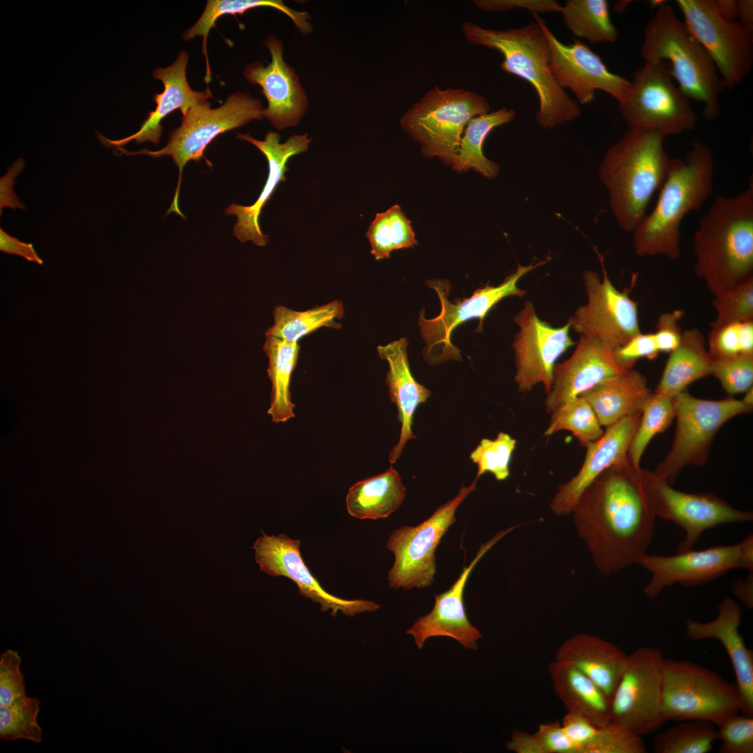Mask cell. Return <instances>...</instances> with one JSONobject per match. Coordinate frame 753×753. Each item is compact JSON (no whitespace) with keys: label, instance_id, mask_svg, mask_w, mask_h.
Segmentation results:
<instances>
[{"label":"cell","instance_id":"1","mask_svg":"<svg viewBox=\"0 0 753 753\" xmlns=\"http://www.w3.org/2000/svg\"><path fill=\"white\" fill-rule=\"evenodd\" d=\"M572 512L578 533L603 575L639 564L647 554L656 517L646 495L644 469L628 457L600 474Z\"/></svg>","mask_w":753,"mask_h":753},{"label":"cell","instance_id":"2","mask_svg":"<svg viewBox=\"0 0 753 753\" xmlns=\"http://www.w3.org/2000/svg\"><path fill=\"white\" fill-rule=\"evenodd\" d=\"M694 273L715 296L753 278V181L715 197L693 237Z\"/></svg>","mask_w":753,"mask_h":753},{"label":"cell","instance_id":"3","mask_svg":"<svg viewBox=\"0 0 753 753\" xmlns=\"http://www.w3.org/2000/svg\"><path fill=\"white\" fill-rule=\"evenodd\" d=\"M713 170L711 149L702 143L694 142L684 159L670 158L654 208L632 231L637 256L680 257V224L713 194Z\"/></svg>","mask_w":753,"mask_h":753},{"label":"cell","instance_id":"4","mask_svg":"<svg viewBox=\"0 0 753 753\" xmlns=\"http://www.w3.org/2000/svg\"><path fill=\"white\" fill-rule=\"evenodd\" d=\"M664 137L655 131L628 127L600 163L599 178L608 191L609 207L626 232H632L646 215L665 179L670 158Z\"/></svg>","mask_w":753,"mask_h":753},{"label":"cell","instance_id":"5","mask_svg":"<svg viewBox=\"0 0 753 753\" xmlns=\"http://www.w3.org/2000/svg\"><path fill=\"white\" fill-rule=\"evenodd\" d=\"M462 31L468 43L499 52L503 57L500 64L502 70L532 85L539 103L535 120L542 128L551 129L580 116L577 102L552 75L549 45L538 22L505 30L486 29L466 22Z\"/></svg>","mask_w":753,"mask_h":753},{"label":"cell","instance_id":"6","mask_svg":"<svg viewBox=\"0 0 753 753\" xmlns=\"http://www.w3.org/2000/svg\"><path fill=\"white\" fill-rule=\"evenodd\" d=\"M644 61H664L678 87L690 99L703 104V116L712 121L720 113V95L724 89L716 66L706 48L664 1L644 29L640 50Z\"/></svg>","mask_w":753,"mask_h":753},{"label":"cell","instance_id":"7","mask_svg":"<svg viewBox=\"0 0 753 753\" xmlns=\"http://www.w3.org/2000/svg\"><path fill=\"white\" fill-rule=\"evenodd\" d=\"M489 112L487 99L476 92L436 86L406 111L400 125L420 143L424 156L452 167L469 121Z\"/></svg>","mask_w":753,"mask_h":753},{"label":"cell","instance_id":"8","mask_svg":"<svg viewBox=\"0 0 753 753\" xmlns=\"http://www.w3.org/2000/svg\"><path fill=\"white\" fill-rule=\"evenodd\" d=\"M547 263L540 261L535 264H518L514 272L508 275L497 286L487 284L473 291L469 298L448 299L451 285L443 279L429 280L426 284L434 289L441 303V311L436 317L427 319L421 310L418 324L422 338L426 344L423 349L425 360L432 365L452 359L462 360L460 351L452 343L454 330L460 324L471 319L479 321L476 331L482 332V323L491 310L502 299L508 296L523 297L526 291L519 288V279L531 271Z\"/></svg>","mask_w":753,"mask_h":753},{"label":"cell","instance_id":"9","mask_svg":"<svg viewBox=\"0 0 753 753\" xmlns=\"http://www.w3.org/2000/svg\"><path fill=\"white\" fill-rule=\"evenodd\" d=\"M211 102L198 105L183 114L181 124L169 135L165 147L158 151L146 149L128 151L123 148L122 153L147 155L153 158L169 155L178 169V180L174 199L166 215L175 212L185 218L178 208V195L185 165L190 160L199 162L204 158L206 146L219 135L240 128L252 120L264 118V108L260 100L248 93L236 92L229 95L219 107L211 108Z\"/></svg>","mask_w":753,"mask_h":753},{"label":"cell","instance_id":"10","mask_svg":"<svg viewBox=\"0 0 753 753\" xmlns=\"http://www.w3.org/2000/svg\"><path fill=\"white\" fill-rule=\"evenodd\" d=\"M618 103L628 127L665 137L692 131L697 123L689 98L675 84L671 67L664 61H645L634 73L627 93Z\"/></svg>","mask_w":753,"mask_h":753},{"label":"cell","instance_id":"11","mask_svg":"<svg viewBox=\"0 0 753 753\" xmlns=\"http://www.w3.org/2000/svg\"><path fill=\"white\" fill-rule=\"evenodd\" d=\"M738 713L736 685L692 661L664 659L662 713L666 721L697 720L718 726Z\"/></svg>","mask_w":753,"mask_h":753},{"label":"cell","instance_id":"12","mask_svg":"<svg viewBox=\"0 0 753 753\" xmlns=\"http://www.w3.org/2000/svg\"><path fill=\"white\" fill-rule=\"evenodd\" d=\"M676 428L671 448L653 472L672 483L687 465L703 466L714 437L732 418L750 413L752 406L730 397L721 400L695 397L685 390L671 398Z\"/></svg>","mask_w":753,"mask_h":753},{"label":"cell","instance_id":"13","mask_svg":"<svg viewBox=\"0 0 753 753\" xmlns=\"http://www.w3.org/2000/svg\"><path fill=\"white\" fill-rule=\"evenodd\" d=\"M477 481L475 478L469 487L462 485L455 498L439 506L420 524L402 526L392 533L386 545L395 556L388 575L390 587L411 589L432 585L436 570V547L456 522L455 514L459 505L476 489Z\"/></svg>","mask_w":753,"mask_h":753},{"label":"cell","instance_id":"14","mask_svg":"<svg viewBox=\"0 0 753 753\" xmlns=\"http://www.w3.org/2000/svg\"><path fill=\"white\" fill-rule=\"evenodd\" d=\"M661 650L641 647L628 655L627 663L610 701L611 722L639 736L657 731L664 722Z\"/></svg>","mask_w":753,"mask_h":753},{"label":"cell","instance_id":"15","mask_svg":"<svg viewBox=\"0 0 753 753\" xmlns=\"http://www.w3.org/2000/svg\"><path fill=\"white\" fill-rule=\"evenodd\" d=\"M684 22L712 57L724 88L740 84L753 65V32L724 19L715 0H678Z\"/></svg>","mask_w":753,"mask_h":753},{"label":"cell","instance_id":"16","mask_svg":"<svg viewBox=\"0 0 753 753\" xmlns=\"http://www.w3.org/2000/svg\"><path fill=\"white\" fill-rule=\"evenodd\" d=\"M602 277L592 270L583 273L587 303L579 307L568 321L579 334L593 337L614 351L641 333L637 303L609 279L604 256L595 248Z\"/></svg>","mask_w":753,"mask_h":753},{"label":"cell","instance_id":"17","mask_svg":"<svg viewBox=\"0 0 753 753\" xmlns=\"http://www.w3.org/2000/svg\"><path fill=\"white\" fill-rule=\"evenodd\" d=\"M644 483L655 517L673 522L685 532L677 552L692 549L706 531L722 524L752 521L753 513L739 510L710 493H686L644 469Z\"/></svg>","mask_w":753,"mask_h":753},{"label":"cell","instance_id":"18","mask_svg":"<svg viewBox=\"0 0 753 753\" xmlns=\"http://www.w3.org/2000/svg\"><path fill=\"white\" fill-rule=\"evenodd\" d=\"M514 321L519 327L512 345L518 390L529 392L542 383L548 393L557 360L575 344L570 335L571 324L568 321L563 326L554 327L541 320L531 301L525 303Z\"/></svg>","mask_w":753,"mask_h":753},{"label":"cell","instance_id":"19","mask_svg":"<svg viewBox=\"0 0 753 753\" xmlns=\"http://www.w3.org/2000/svg\"><path fill=\"white\" fill-rule=\"evenodd\" d=\"M542 28L549 50V68L557 84L569 89L581 105L591 103L600 90L618 102L627 93L630 80L609 71L599 55L577 38L565 45L561 42L538 13H532Z\"/></svg>","mask_w":753,"mask_h":753},{"label":"cell","instance_id":"20","mask_svg":"<svg viewBox=\"0 0 753 753\" xmlns=\"http://www.w3.org/2000/svg\"><path fill=\"white\" fill-rule=\"evenodd\" d=\"M262 535L254 543L255 561L260 570L273 577L283 576L292 580L299 593L320 604L322 611L330 610L332 616L337 611L348 616L367 611H374L379 605L366 600H345L331 595L319 584L305 563L300 551L301 542L285 534Z\"/></svg>","mask_w":753,"mask_h":753},{"label":"cell","instance_id":"21","mask_svg":"<svg viewBox=\"0 0 753 753\" xmlns=\"http://www.w3.org/2000/svg\"><path fill=\"white\" fill-rule=\"evenodd\" d=\"M638 565L651 575L644 593L657 598L674 584L684 587L704 585L731 571L743 568L740 542L702 550L690 549L672 556H644Z\"/></svg>","mask_w":753,"mask_h":753},{"label":"cell","instance_id":"22","mask_svg":"<svg viewBox=\"0 0 753 753\" xmlns=\"http://www.w3.org/2000/svg\"><path fill=\"white\" fill-rule=\"evenodd\" d=\"M264 44L271 61L266 66L259 61L248 64L243 75L250 83L261 88L268 102L264 117L277 130L295 126L307 108L305 91L294 69L284 61L282 41L270 35Z\"/></svg>","mask_w":753,"mask_h":753},{"label":"cell","instance_id":"23","mask_svg":"<svg viewBox=\"0 0 753 753\" xmlns=\"http://www.w3.org/2000/svg\"><path fill=\"white\" fill-rule=\"evenodd\" d=\"M511 526L498 533L480 545L470 564L464 566L459 577L450 588L435 595L434 605L430 612L418 618L406 633L413 637L418 648L432 637L446 636L457 640L465 648L478 649L477 641L482 637L480 631L467 618L464 604V591L466 581L482 557L503 536L515 529Z\"/></svg>","mask_w":753,"mask_h":753},{"label":"cell","instance_id":"24","mask_svg":"<svg viewBox=\"0 0 753 753\" xmlns=\"http://www.w3.org/2000/svg\"><path fill=\"white\" fill-rule=\"evenodd\" d=\"M237 138L254 145L266 158L268 162V176L264 188L256 201L250 206L231 204L225 210L227 215L237 218L234 227V235L242 243L251 241L257 246H266L268 236L263 234L259 218L264 206L269 201L279 183L286 181L285 173L288 170L287 163L289 158L307 150L311 139L307 134L295 135L287 140L280 142V135L269 131L264 140H258L249 134H237Z\"/></svg>","mask_w":753,"mask_h":753},{"label":"cell","instance_id":"25","mask_svg":"<svg viewBox=\"0 0 753 753\" xmlns=\"http://www.w3.org/2000/svg\"><path fill=\"white\" fill-rule=\"evenodd\" d=\"M625 370L617 364L613 351L595 338L579 335L570 358L554 367L545 400L547 413Z\"/></svg>","mask_w":753,"mask_h":753},{"label":"cell","instance_id":"26","mask_svg":"<svg viewBox=\"0 0 753 753\" xmlns=\"http://www.w3.org/2000/svg\"><path fill=\"white\" fill-rule=\"evenodd\" d=\"M641 413L629 416L607 427L603 434L589 443L583 465L576 476L560 485L550 508L558 516L567 515L583 492L604 471L628 457Z\"/></svg>","mask_w":753,"mask_h":753},{"label":"cell","instance_id":"27","mask_svg":"<svg viewBox=\"0 0 753 753\" xmlns=\"http://www.w3.org/2000/svg\"><path fill=\"white\" fill-rule=\"evenodd\" d=\"M188 60V53L182 51L172 65L154 70L153 77L163 83L164 91L154 95L153 100L156 102V107L149 113L148 117L141 124L138 131L128 137L116 140L109 139L98 132L100 142L107 148L114 146L117 149L132 140H135L137 144L149 141L158 144L162 132L161 121L165 116L178 109L184 114L192 107L208 102L209 98H213L208 87L204 91H196L188 84L186 78Z\"/></svg>","mask_w":753,"mask_h":753},{"label":"cell","instance_id":"28","mask_svg":"<svg viewBox=\"0 0 753 753\" xmlns=\"http://www.w3.org/2000/svg\"><path fill=\"white\" fill-rule=\"evenodd\" d=\"M741 616L740 605L726 597L720 603L714 620L702 623L689 619L685 623V634L694 641L715 639L722 644L736 675L740 713L753 716V651L747 648L740 634Z\"/></svg>","mask_w":753,"mask_h":753},{"label":"cell","instance_id":"29","mask_svg":"<svg viewBox=\"0 0 753 753\" xmlns=\"http://www.w3.org/2000/svg\"><path fill=\"white\" fill-rule=\"evenodd\" d=\"M407 347V340L402 337L377 347L379 357L388 364L386 381L390 399L397 408V420L401 424L399 441L389 453L388 460L392 464L400 458L406 442L416 438L411 428L415 411L431 395L430 390L418 383L411 372Z\"/></svg>","mask_w":753,"mask_h":753},{"label":"cell","instance_id":"30","mask_svg":"<svg viewBox=\"0 0 753 753\" xmlns=\"http://www.w3.org/2000/svg\"><path fill=\"white\" fill-rule=\"evenodd\" d=\"M555 655L556 660L570 664L588 677L611 701L628 655L604 639L578 633L562 642Z\"/></svg>","mask_w":753,"mask_h":753},{"label":"cell","instance_id":"31","mask_svg":"<svg viewBox=\"0 0 753 753\" xmlns=\"http://www.w3.org/2000/svg\"><path fill=\"white\" fill-rule=\"evenodd\" d=\"M652 392L645 376L632 368L607 379L580 396L589 403L600 425L608 427L625 417L641 413Z\"/></svg>","mask_w":753,"mask_h":753},{"label":"cell","instance_id":"32","mask_svg":"<svg viewBox=\"0 0 753 753\" xmlns=\"http://www.w3.org/2000/svg\"><path fill=\"white\" fill-rule=\"evenodd\" d=\"M548 670L553 690L567 712L599 727L611 723L610 699L593 680L570 664L556 660Z\"/></svg>","mask_w":753,"mask_h":753},{"label":"cell","instance_id":"33","mask_svg":"<svg viewBox=\"0 0 753 753\" xmlns=\"http://www.w3.org/2000/svg\"><path fill=\"white\" fill-rule=\"evenodd\" d=\"M712 362L702 333L696 328L683 330L679 344L669 353L654 392L672 398L693 382L710 375Z\"/></svg>","mask_w":753,"mask_h":753},{"label":"cell","instance_id":"34","mask_svg":"<svg viewBox=\"0 0 753 753\" xmlns=\"http://www.w3.org/2000/svg\"><path fill=\"white\" fill-rule=\"evenodd\" d=\"M405 496L401 476L391 466L352 485L346 496V507L351 516L359 519H384L402 505Z\"/></svg>","mask_w":753,"mask_h":753},{"label":"cell","instance_id":"35","mask_svg":"<svg viewBox=\"0 0 753 753\" xmlns=\"http://www.w3.org/2000/svg\"><path fill=\"white\" fill-rule=\"evenodd\" d=\"M300 347L274 337L267 336L264 351L268 359V376L271 383V403L267 413L275 423H284L295 416L290 384L296 366Z\"/></svg>","mask_w":753,"mask_h":753},{"label":"cell","instance_id":"36","mask_svg":"<svg viewBox=\"0 0 753 753\" xmlns=\"http://www.w3.org/2000/svg\"><path fill=\"white\" fill-rule=\"evenodd\" d=\"M259 7H270L287 15L304 35L312 31L309 22L310 15L307 12L296 10L286 6L281 0H208L205 9L195 24L183 35L184 40L202 36V53L206 57V77L208 84L211 79V72L207 56L206 43L210 30L216 20L224 15L243 14L245 11Z\"/></svg>","mask_w":753,"mask_h":753},{"label":"cell","instance_id":"37","mask_svg":"<svg viewBox=\"0 0 753 753\" xmlns=\"http://www.w3.org/2000/svg\"><path fill=\"white\" fill-rule=\"evenodd\" d=\"M515 118L512 109L503 107L471 119L466 126L459 154L452 167L457 172L473 169L486 178H495L499 167L484 155L482 145L494 128L510 123Z\"/></svg>","mask_w":753,"mask_h":753},{"label":"cell","instance_id":"38","mask_svg":"<svg viewBox=\"0 0 753 753\" xmlns=\"http://www.w3.org/2000/svg\"><path fill=\"white\" fill-rule=\"evenodd\" d=\"M344 313V305L337 300L305 311L278 305L273 312L274 324L267 330L266 337L298 343L303 337L321 328L340 329L338 320Z\"/></svg>","mask_w":753,"mask_h":753},{"label":"cell","instance_id":"39","mask_svg":"<svg viewBox=\"0 0 753 753\" xmlns=\"http://www.w3.org/2000/svg\"><path fill=\"white\" fill-rule=\"evenodd\" d=\"M560 13L566 28L579 38L593 43H615L618 39L607 0H568Z\"/></svg>","mask_w":753,"mask_h":753},{"label":"cell","instance_id":"40","mask_svg":"<svg viewBox=\"0 0 753 753\" xmlns=\"http://www.w3.org/2000/svg\"><path fill=\"white\" fill-rule=\"evenodd\" d=\"M366 236L371 245V254L376 260L387 259L393 251L418 243L410 220L397 204L376 215Z\"/></svg>","mask_w":753,"mask_h":753},{"label":"cell","instance_id":"41","mask_svg":"<svg viewBox=\"0 0 753 753\" xmlns=\"http://www.w3.org/2000/svg\"><path fill=\"white\" fill-rule=\"evenodd\" d=\"M658 733L655 753H708L717 740L715 725L704 720H685Z\"/></svg>","mask_w":753,"mask_h":753},{"label":"cell","instance_id":"42","mask_svg":"<svg viewBox=\"0 0 753 753\" xmlns=\"http://www.w3.org/2000/svg\"><path fill=\"white\" fill-rule=\"evenodd\" d=\"M551 419L545 436L568 430L583 447L598 439L604 433L598 418L589 403L581 396L568 400L550 413Z\"/></svg>","mask_w":753,"mask_h":753},{"label":"cell","instance_id":"43","mask_svg":"<svg viewBox=\"0 0 753 753\" xmlns=\"http://www.w3.org/2000/svg\"><path fill=\"white\" fill-rule=\"evenodd\" d=\"M675 418L671 398L652 392L645 401L639 422L630 443L628 457L632 464L640 466L641 457L653 438L665 431Z\"/></svg>","mask_w":753,"mask_h":753},{"label":"cell","instance_id":"44","mask_svg":"<svg viewBox=\"0 0 753 753\" xmlns=\"http://www.w3.org/2000/svg\"><path fill=\"white\" fill-rule=\"evenodd\" d=\"M40 701L27 696L10 705L0 706V738L13 741L23 739L39 743L43 740L38 724Z\"/></svg>","mask_w":753,"mask_h":753},{"label":"cell","instance_id":"45","mask_svg":"<svg viewBox=\"0 0 753 753\" xmlns=\"http://www.w3.org/2000/svg\"><path fill=\"white\" fill-rule=\"evenodd\" d=\"M516 447V440L510 434L501 432L494 439H482L470 455L471 460L476 464V479L486 473L502 481L510 476V463Z\"/></svg>","mask_w":753,"mask_h":753},{"label":"cell","instance_id":"46","mask_svg":"<svg viewBox=\"0 0 753 753\" xmlns=\"http://www.w3.org/2000/svg\"><path fill=\"white\" fill-rule=\"evenodd\" d=\"M707 349L712 358L753 354V320L711 328Z\"/></svg>","mask_w":753,"mask_h":753},{"label":"cell","instance_id":"47","mask_svg":"<svg viewBox=\"0 0 753 753\" xmlns=\"http://www.w3.org/2000/svg\"><path fill=\"white\" fill-rule=\"evenodd\" d=\"M711 328L753 320V278L715 296Z\"/></svg>","mask_w":753,"mask_h":753},{"label":"cell","instance_id":"48","mask_svg":"<svg viewBox=\"0 0 753 753\" xmlns=\"http://www.w3.org/2000/svg\"><path fill=\"white\" fill-rule=\"evenodd\" d=\"M710 375L729 395L744 393L753 384V354L713 358Z\"/></svg>","mask_w":753,"mask_h":753},{"label":"cell","instance_id":"49","mask_svg":"<svg viewBox=\"0 0 753 753\" xmlns=\"http://www.w3.org/2000/svg\"><path fill=\"white\" fill-rule=\"evenodd\" d=\"M641 736L630 729L611 722L600 727L582 753H646Z\"/></svg>","mask_w":753,"mask_h":753},{"label":"cell","instance_id":"50","mask_svg":"<svg viewBox=\"0 0 753 753\" xmlns=\"http://www.w3.org/2000/svg\"><path fill=\"white\" fill-rule=\"evenodd\" d=\"M720 753L753 752V716L738 713L718 725Z\"/></svg>","mask_w":753,"mask_h":753},{"label":"cell","instance_id":"51","mask_svg":"<svg viewBox=\"0 0 753 753\" xmlns=\"http://www.w3.org/2000/svg\"><path fill=\"white\" fill-rule=\"evenodd\" d=\"M22 659L17 651L7 649L0 656V706H6L26 695Z\"/></svg>","mask_w":753,"mask_h":753},{"label":"cell","instance_id":"52","mask_svg":"<svg viewBox=\"0 0 753 753\" xmlns=\"http://www.w3.org/2000/svg\"><path fill=\"white\" fill-rule=\"evenodd\" d=\"M659 353L653 333L641 332L613 351L616 362L625 369H632L639 359H652Z\"/></svg>","mask_w":753,"mask_h":753},{"label":"cell","instance_id":"53","mask_svg":"<svg viewBox=\"0 0 753 753\" xmlns=\"http://www.w3.org/2000/svg\"><path fill=\"white\" fill-rule=\"evenodd\" d=\"M533 734L540 753H579L558 722L542 723Z\"/></svg>","mask_w":753,"mask_h":753},{"label":"cell","instance_id":"54","mask_svg":"<svg viewBox=\"0 0 753 753\" xmlns=\"http://www.w3.org/2000/svg\"><path fill=\"white\" fill-rule=\"evenodd\" d=\"M684 311L674 310L661 314L657 321L656 330L653 333L659 353H670L679 344L683 330L679 321Z\"/></svg>","mask_w":753,"mask_h":753},{"label":"cell","instance_id":"55","mask_svg":"<svg viewBox=\"0 0 753 753\" xmlns=\"http://www.w3.org/2000/svg\"><path fill=\"white\" fill-rule=\"evenodd\" d=\"M476 6L485 11H506L525 9L532 13H558L561 5L554 0H476Z\"/></svg>","mask_w":753,"mask_h":753},{"label":"cell","instance_id":"56","mask_svg":"<svg viewBox=\"0 0 753 753\" xmlns=\"http://www.w3.org/2000/svg\"><path fill=\"white\" fill-rule=\"evenodd\" d=\"M568 738L577 745L579 753L596 736L600 727L579 715L567 712L561 722Z\"/></svg>","mask_w":753,"mask_h":753},{"label":"cell","instance_id":"57","mask_svg":"<svg viewBox=\"0 0 753 753\" xmlns=\"http://www.w3.org/2000/svg\"><path fill=\"white\" fill-rule=\"evenodd\" d=\"M24 168V163L22 158H18L10 167L5 175L0 178V208L1 214L2 208L8 207L12 209L16 208L24 209L25 206L15 193L14 185L17 176Z\"/></svg>","mask_w":753,"mask_h":753},{"label":"cell","instance_id":"58","mask_svg":"<svg viewBox=\"0 0 753 753\" xmlns=\"http://www.w3.org/2000/svg\"><path fill=\"white\" fill-rule=\"evenodd\" d=\"M0 250L8 254L20 256L29 261L38 264L43 263L31 243L22 242L16 237L10 236L1 227L0 228Z\"/></svg>","mask_w":753,"mask_h":753},{"label":"cell","instance_id":"59","mask_svg":"<svg viewBox=\"0 0 753 753\" xmlns=\"http://www.w3.org/2000/svg\"><path fill=\"white\" fill-rule=\"evenodd\" d=\"M508 751L515 753H539L533 733L515 729L510 740L506 743Z\"/></svg>","mask_w":753,"mask_h":753},{"label":"cell","instance_id":"60","mask_svg":"<svg viewBox=\"0 0 753 753\" xmlns=\"http://www.w3.org/2000/svg\"><path fill=\"white\" fill-rule=\"evenodd\" d=\"M731 589L734 596L746 607H753V572H749L745 578L736 579Z\"/></svg>","mask_w":753,"mask_h":753},{"label":"cell","instance_id":"61","mask_svg":"<svg viewBox=\"0 0 753 753\" xmlns=\"http://www.w3.org/2000/svg\"><path fill=\"white\" fill-rule=\"evenodd\" d=\"M738 22L746 29L753 32V1L752 0L736 1Z\"/></svg>","mask_w":753,"mask_h":753},{"label":"cell","instance_id":"62","mask_svg":"<svg viewBox=\"0 0 753 753\" xmlns=\"http://www.w3.org/2000/svg\"><path fill=\"white\" fill-rule=\"evenodd\" d=\"M743 570L753 572V536L750 534L741 542Z\"/></svg>","mask_w":753,"mask_h":753},{"label":"cell","instance_id":"63","mask_svg":"<svg viewBox=\"0 0 753 753\" xmlns=\"http://www.w3.org/2000/svg\"><path fill=\"white\" fill-rule=\"evenodd\" d=\"M720 15L726 20H734L737 15L736 1L715 0Z\"/></svg>","mask_w":753,"mask_h":753},{"label":"cell","instance_id":"64","mask_svg":"<svg viewBox=\"0 0 753 753\" xmlns=\"http://www.w3.org/2000/svg\"><path fill=\"white\" fill-rule=\"evenodd\" d=\"M745 396L742 400L748 406H753V389L752 387L748 389L745 393Z\"/></svg>","mask_w":753,"mask_h":753}]
</instances>
